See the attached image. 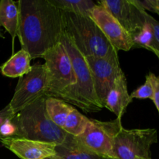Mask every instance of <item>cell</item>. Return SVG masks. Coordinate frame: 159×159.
<instances>
[{"mask_svg":"<svg viewBox=\"0 0 159 159\" xmlns=\"http://www.w3.org/2000/svg\"><path fill=\"white\" fill-rule=\"evenodd\" d=\"M17 37L31 59L43 57L61 43L62 12L48 0H20Z\"/></svg>","mask_w":159,"mask_h":159,"instance_id":"6da1fadb","label":"cell"},{"mask_svg":"<svg viewBox=\"0 0 159 159\" xmlns=\"http://www.w3.org/2000/svg\"><path fill=\"white\" fill-rule=\"evenodd\" d=\"M62 12L63 33L85 57H106L118 54L89 16Z\"/></svg>","mask_w":159,"mask_h":159,"instance_id":"7a4b0ae2","label":"cell"},{"mask_svg":"<svg viewBox=\"0 0 159 159\" xmlns=\"http://www.w3.org/2000/svg\"><path fill=\"white\" fill-rule=\"evenodd\" d=\"M47 97L43 96L14 115L11 120L16 127L12 137L43 141L56 145L64 142L68 134L50 120L45 108Z\"/></svg>","mask_w":159,"mask_h":159,"instance_id":"3957f363","label":"cell"},{"mask_svg":"<svg viewBox=\"0 0 159 159\" xmlns=\"http://www.w3.org/2000/svg\"><path fill=\"white\" fill-rule=\"evenodd\" d=\"M61 42L69 54L76 82L62 95L60 99L79 107L86 113L100 111L103 107L96 96L91 71L85 57L64 33Z\"/></svg>","mask_w":159,"mask_h":159,"instance_id":"277c9868","label":"cell"},{"mask_svg":"<svg viewBox=\"0 0 159 159\" xmlns=\"http://www.w3.org/2000/svg\"><path fill=\"white\" fill-rule=\"evenodd\" d=\"M42 58L48 73L47 96L61 99L62 95L76 82L69 54L61 42L48 51Z\"/></svg>","mask_w":159,"mask_h":159,"instance_id":"5b68a950","label":"cell"},{"mask_svg":"<svg viewBox=\"0 0 159 159\" xmlns=\"http://www.w3.org/2000/svg\"><path fill=\"white\" fill-rule=\"evenodd\" d=\"M158 142L156 129L120 130L113 140L111 155L108 159L151 158V147Z\"/></svg>","mask_w":159,"mask_h":159,"instance_id":"8992f818","label":"cell"},{"mask_svg":"<svg viewBox=\"0 0 159 159\" xmlns=\"http://www.w3.org/2000/svg\"><path fill=\"white\" fill-rule=\"evenodd\" d=\"M48 88V73L44 64H36L30 72L20 78L13 96L8 105L13 115L43 96Z\"/></svg>","mask_w":159,"mask_h":159,"instance_id":"52a82bcc","label":"cell"},{"mask_svg":"<svg viewBox=\"0 0 159 159\" xmlns=\"http://www.w3.org/2000/svg\"><path fill=\"white\" fill-rule=\"evenodd\" d=\"M122 127L121 118L116 117L111 121L90 119L83 134L75 138L78 142L93 153L108 159L111 155L115 136Z\"/></svg>","mask_w":159,"mask_h":159,"instance_id":"ba28073f","label":"cell"},{"mask_svg":"<svg viewBox=\"0 0 159 159\" xmlns=\"http://www.w3.org/2000/svg\"><path fill=\"white\" fill-rule=\"evenodd\" d=\"M85 60L91 71L96 96L104 108L107 94L116 78L123 72L118 54L106 57H87Z\"/></svg>","mask_w":159,"mask_h":159,"instance_id":"9c48e42d","label":"cell"},{"mask_svg":"<svg viewBox=\"0 0 159 159\" xmlns=\"http://www.w3.org/2000/svg\"><path fill=\"white\" fill-rule=\"evenodd\" d=\"M89 16L116 51H129L134 48L131 36L103 6L96 5Z\"/></svg>","mask_w":159,"mask_h":159,"instance_id":"30bf717a","label":"cell"},{"mask_svg":"<svg viewBox=\"0 0 159 159\" xmlns=\"http://www.w3.org/2000/svg\"><path fill=\"white\" fill-rule=\"evenodd\" d=\"M99 5L103 6L132 37L144 26V9L135 6L131 0H102Z\"/></svg>","mask_w":159,"mask_h":159,"instance_id":"8fae6325","label":"cell"},{"mask_svg":"<svg viewBox=\"0 0 159 159\" xmlns=\"http://www.w3.org/2000/svg\"><path fill=\"white\" fill-rule=\"evenodd\" d=\"M2 144L21 159H44L56 155V144L26 138H1Z\"/></svg>","mask_w":159,"mask_h":159,"instance_id":"7c38bea8","label":"cell"},{"mask_svg":"<svg viewBox=\"0 0 159 159\" xmlns=\"http://www.w3.org/2000/svg\"><path fill=\"white\" fill-rule=\"evenodd\" d=\"M132 99L127 90V79L124 71L116 79L111 89L108 93L104 107L122 119Z\"/></svg>","mask_w":159,"mask_h":159,"instance_id":"4fadbf2b","label":"cell"},{"mask_svg":"<svg viewBox=\"0 0 159 159\" xmlns=\"http://www.w3.org/2000/svg\"><path fill=\"white\" fill-rule=\"evenodd\" d=\"M55 153L61 159H104L82 146L70 134H67L63 143L55 146Z\"/></svg>","mask_w":159,"mask_h":159,"instance_id":"5bb4252c","label":"cell"},{"mask_svg":"<svg viewBox=\"0 0 159 159\" xmlns=\"http://www.w3.org/2000/svg\"><path fill=\"white\" fill-rule=\"evenodd\" d=\"M31 57L24 50L21 49L12 56L2 66L1 72L9 78H20L31 70Z\"/></svg>","mask_w":159,"mask_h":159,"instance_id":"9a60e30c","label":"cell"},{"mask_svg":"<svg viewBox=\"0 0 159 159\" xmlns=\"http://www.w3.org/2000/svg\"><path fill=\"white\" fill-rule=\"evenodd\" d=\"M19 23L18 4L12 0L0 1V26L8 31L12 40L17 36Z\"/></svg>","mask_w":159,"mask_h":159,"instance_id":"2e32d148","label":"cell"},{"mask_svg":"<svg viewBox=\"0 0 159 159\" xmlns=\"http://www.w3.org/2000/svg\"><path fill=\"white\" fill-rule=\"evenodd\" d=\"M45 108L50 120L62 130L67 117L75 109L65 101L51 96L46 98Z\"/></svg>","mask_w":159,"mask_h":159,"instance_id":"e0dca14e","label":"cell"},{"mask_svg":"<svg viewBox=\"0 0 159 159\" xmlns=\"http://www.w3.org/2000/svg\"><path fill=\"white\" fill-rule=\"evenodd\" d=\"M50 2L61 11L72 12L79 15L89 16L96 6L91 0H48Z\"/></svg>","mask_w":159,"mask_h":159,"instance_id":"ac0fdd59","label":"cell"},{"mask_svg":"<svg viewBox=\"0 0 159 159\" xmlns=\"http://www.w3.org/2000/svg\"><path fill=\"white\" fill-rule=\"evenodd\" d=\"M89 122V118L74 109L67 117L63 130L71 136L79 137L83 134Z\"/></svg>","mask_w":159,"mask_h":159,"instance_id":"d6986e66","label":"cell"},{"mask_svg":"<svg viewBox=\"0 0 159 159\" xmlns=\"http://www.w3.org/2000/svg\"><path fill=\"white\" fill-rule=\"evenodd\" d=\"M134 47L144 48L152 51L154 48V34L150 23L145 20L144 26L141 30L133 37Z\"/></svg>","mask_w":159,"mask_h":159,"instance_id":"ffe728a7","label":"cell"},{"mask_svg":"<svg viewBox=\"0 0 159 159\" xmlns=\"http://www.w3.org/2000/svg\"><path fill=\"white\" fill-rule=\"evenodd\" d=\"M131 99H146L152 100L154 97V86L150 75H147L145 82L142 85L137 89L130 95Z\"/></svg>","mask_w":159,"mask_h":159,"instance_id":"44dd1931","label":"cell"},{"mask_svg":"<svg viewBox=\"0 0 159 159\" xmlns=\"http://www.w3.org/2000/svg\"><path fill=\"white\" fill-rule=\"evenodd\" d=\"M144 19L150 23L151 26L152 28L154 34V48L152 50V51H159V22L157 21L154 17L149 15L146 11L144 12Z\"/></svg>","mask_w":159,"mask_h":159,"instance_id":"7402d4cb","label":"cell"},{"mask_svg":"<svg viewBox=\"0 0 159 159\" xmlns=\"http://www.w3.org/2000/svg\"><path fill=\"white\" fill-rule=\"evenodd\" d=\"M132 2L138 7L157 13L159 16V0H131Z\"/></svg>","mask_w":159,"mask_h":159,"instance_id":"603a6c76","label":"cell"},{"mask_svg":"<svg viewBox=\"0 0 159 159\" xmlns=\"http://www.w3.org/2000/svg\"><path fill=\"white\" fill-rule=\"evenodd\" d=\"M16 132V127L11 120H6L0 127V139L12 137Z\"/></svg>","mask_w":159,"mask_h":159,"instance_id":"cb8c5ba5","label":"cell"},{"mask_svg":"<svg viewBox=\"0 0 159 159\" xmlns=\"http://www.w3.org/2000/svg\"><path fill=\"white\" fill-rule=\"evenodd\" d=\"M149 75H150L154 86V97L152 101L155 103V107H156L157 110H158L159 113V78L155 76L152 72L149 73Z\"/></svg>","mask_w":159,"mask_h":159,"instance_id":"d4e9b609","label":"cell"},{"mask_svg":"<svg viewBox=\"0 0 159 159\" xmlns=\"http://www.w3.org/2000/svg\"><path fill=\"white\" fill-rule=\"evenodd\" d=\"M13 116L14 115L12 114V112L9 110V107L7 106L6 108L0 111V127L6 120H12Z\"/></svg>","mask_w":159,"mask_h":159,"instance_id":"484cf974","label":"cell"},{"mask_svg":"<svg viewBox=\"0 0 159 159\" xmlns=\"http://www.w3.org/2000/svg\"><path fill=\"white\" fill-rule=\"evenodd\" d=\"M44 159H61V158H59L58 156L57 155H54V156H51V157H48V158H46Z\"/></svg>","mask_w":159,"mask_h":159,"instance_id":"4316f807","label":"cell"},{"mask_svg":"<svg viewBox=\"0 0 159 159\" xmlns=\"http://www.w3.org/2000/svg\"><path fill=\"white\" fill-rule=\"evenodd\" d=\"M153 52L155 53V54H156V55H157V57H158V59H159V51H153ZM158 78H159V77H158Z\"/></svg>","mask_w":159,"mask_h":159,"instance_id":"83f0119b","label":"cell"},{"mask_svg":"<svg viewBox=\"0 0 159 159\" xmlns=\"http://www.w3.org/2000/svg\"><path fill=\"white\" fill-rule=\"evenodd\" d=\"M137 159H152V158H137Z\"/></svg>","mask_w":159,"mask_h":159,"instance_id":"f1b7e54d","label":"cell"}]
</instances>
